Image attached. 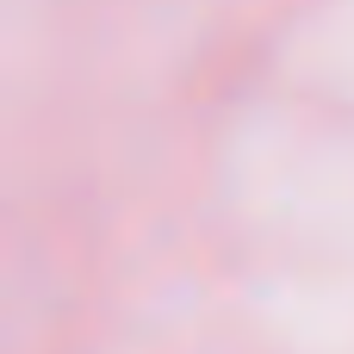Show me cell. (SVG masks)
Segmentation results:
<instances>
[]
</instances>
